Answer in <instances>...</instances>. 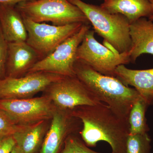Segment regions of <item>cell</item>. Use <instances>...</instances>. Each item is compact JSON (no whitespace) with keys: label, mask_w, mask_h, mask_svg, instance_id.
Listing matches in <instances>:
<instances>
[{"label":"cell","mask_w":153,"mask_h":153,"mask_svg":"<svg viewBox=\"0 0 153 153\" xmlns=\"http://www.w3.org/2000/svg\"><path fill=\"white\" fill-rule=\"evenodd\" d=\"M71 114L81 121L80 134L88 146L94 147L97 143L105 141L111 147V153H127L128 118L117 114L102 102L77 107L71 111Z\"/></svg>","instance_id":"1"},{"label":"cell","mask_w":153,"mask_h":153,"mask_svg":"<svg viewBox=\"0 0 153 153\" xmlns=\"http://www.w3.org/2000/svg\"><path fill=\"white\" fill-rule=\"evenodd\" d=\"M75 75L101 102L117 114L128 118L134 104L141 98L134 88L127 86L114 76L99 73L82 61L74 65Z\"/></svg>","instance_id":"2"},{"label":"cell","mask_w":153,"mask_h":153,"mask_svg":"<svg viewBox=\"0 0 153 153\" xmlns=\"http://www.w3.org/2000/svg\"><path fill=\"white\" fill-rule=\"evenodd\" d=\"M80 9L93 26L94 32L104 39V45L119 53L128 52L131 47L130 24L119 14L111 13L101 6L82 0H68Z\"/></svg>","instance_id":"3"},{"label":"cell","mask_w":153,"mask_h":153,"mask_svg":"<svg viewBox=\"0 0 153 153\" xmlns=\"http://www.w3.org/2000/svg\"><path fill=\"white\" fill-rule=\"evenodd\" d=\"M16 7L22 15L37 23L50 22L58 26L90 24L80 9L68 0H31L19 3Z\"/></svg>","instance_id":"4"},{"label":"cell","mask_w":153,"mask_h":153,"mask_svg":"<svg viewBox=\"0 0 153 153\" xmlns=\"http://www.w3.org/2000/svg\"><path fill=\"white\" fill-rule=\"evenodd\" d=\"M94 30L86 33L76 52V60L87 64L99 73L116 77L118 66L130 63L128 52L119 53L102 45L94 38Z\"/></svg>","instance_id":"5"},{"label":"cell","mask_w":153,"mask_h":153,"mask_svg":"<svg viewBox=\"0 0 153 153\" xmlns=\"http://www.w3.org/2000/svg\"><path fill=\"white\" fill-rule=\"evenodd\" d=\"M22 16L27 32L26 42L38 52L42 59L78 32L83 25L77 23L61 26L50 25L37 23Z\"/></svg>","instance_id":"6"},{"label":"cell","mask_w":153,"mask_h":153,"mask_svg":"<svg viewBox=\"0 0 153 153\" xmlns=\"http://www.w3.org/2000/svg\"><path fill=\"white\" fill-rule=\"evenodd\" d=\"M89 30V25L83 24L78 32L59 45L50 55L36 63L27 74L45 71L63 76H76L74 65L76 52Z\"/></svg>","instance_id":"7"},{"label":"cell","mask_w":153,"mask_h":153,"mask_svg":"<svg viewBox=\"0 0 153 153\" xmlns=\"http://www.w3.org/2000/svg\"><path fill=\"white\" fill-rule=\"evenodd\" d=\"M56 108L47 95L35 98L0 100V109L18 126L51 119Z\"/></svg>","instance_id":"8"},{"label":"cell","mask_w":153,"mask_h":153,"mask_svg":"<svg viewBox=\"0 0 153 153\" xmlns=\"http://www.w3.org/2000/svg\"><path fill=\"white\" fill-rule=\"evenodd\" d=\"M45 90L56 108L61 110L72 111L77 107L102 102L76 76H64Z\"/></svg>","instance_id":"9"},{"label":"cell","mask_w":153,"mask_h":153,"mask_svg":"<svg viewBox=\"0 0 153 153\" xmlns=\"http://www.w3.org/2000/svg\"><path fill=\"white\" fill-rule=\"evenodd\" d=\"M64 76L37 71L18 78L4 77L0 79V100L31 98Z\"/></svg>","instance_id":"10"},{"label":"cell","mask_w":153,"mask_h":153,"mask_svg":"<svg viewBox=\"0 0 153 153\" xmlns=\"http://www.w3.org/2000/svg\"><path fill=\"white\" fill-rule=\"evenodd\" d=\"M76 118L71 114V111L56 108L39 153H58L66 138L74 129Z\"/></svg>","instance_id":"11"},{"label":"cell","mask_w":153,"mask_h":153,"mask_svg":"<svg viewBox=\"0 0 153 153\" xmlns=\"http://www.w3.org/2000/svg\"><path fill=\"white\" fill-rule=\"evenodd\" d=\"M41 59L38 52L26 41L8 43L6 77L25 76Z\"/></svg>","instance_id":"12"},{"label":"cell","mask_w":153,"mask_h":153,"mask_svg":"<svg viewBox=\"0 0 153 153\" xmlns=\"http://www.w3.org/2000/svg\"><path fill=\"white\" fill-rule=\"evenodd\" d=\"M131 47L128 52L131 62H135L140 55H153V22L142 18L130 26Z\"/></svg>","instance_id":"13"},{"label":"cell","mask_w":153,"mask_h":153,"mask_svg":"<svg viewBox=\"0 0 153 153\" xmlns=\"http://www.w3.org/2000/svg\"><path fill=\"white\" fill-rule=\"evenodd\" d=\"M115 75L125 85L132 86L149 106L153 105V68L134 70L121 65L116 69Z\"/></svg>","instance_id":"14"},{"label":"cell","mask_w":153,"mask_h":153,"mask_svg":"<svg viewBox=\"0 0 153 153\" xmlns=\"http://www.w3.org/2000/svg\"><path fill=\"white\" fill-rule=\"evenodd\" d=\"M0 28L8 43L26 41L27 32L16 5L0 3Z\"/></svg>","instance_id":"15"},{"label":"cell","mask_w":153,"mask_h":153,"mask_svg":"<svg viewBox=\"0 0 153 153\" xmlns=\"http://www.w3.org/2000/svg\"><path fill=\"white\" fill-rule=\"evenodd\" d=\"M100 6L111 13L123 15L130 24L142 18L149 19L153 14L149 0H104Z\"/></svg>","instance_id":"16"},{"label":"cell","mask_w":153,"mask_h":153,"mask_svg":"<svg viewBox=\"0 0 153 153\" xmlns=\"http://www.w3.org/2000/svg\"><path fill=\"white\" fill-rule=\"evenodd\" d=\"M46 128V120L18 126L13 136L22 153H37L42 146Z\"/></svg>","instance_id":"17"},{"label":"cell","mask_w":153,"mask_h":153,"mask_svg":"<svg viewBox=\"0 0 153 153\" xmlns=\"http://www.w3.org/2000/svg\"><path fill=\"white\" fill-rule=\"evenodd\" d=\"M149 106L142 97L134 104L128 115L130 134L148 133L150 129L146 113Z\"/></svg>","instance_id":"18"},{"label":"cell","mask_w":153,"mask_h":153,"mask_svg":"<svg viewBox=\"0 0 153 153\" xmlns=\"http://www.w3.org/2000/svg\"><path fill=\"white\" fill-rule=\"evenodd\" d=\"M152 140L148 133L129 134L127 153H150Z\"/></svg>","instance_id":"19"},{"label":"cell","mask_w":153,"mask_h":153,"mask_svg":"<svg viewBox=\"0 0 153 153\" xmlns=\"http://www.w3.org/2000/svg\"><path fill=\"white\" fill-rule=\"evenodd\" d=\"M64 148L60 153H101L92 150L79 138L69 134L64 141Z\"/></svg>","instance_id":"20"},{"label":"cell","mask_w":153,"mask_h":153,"mask_svg":"<svg viewBox=\"0 0 153 153\" xmlns=\"http://www.w3.org/2000/svg\"><path fill=\"white\" fill-rule=\"evenodd\" d=\"M18 127L0 109V137L13 135Z\"/></svg>","instance_id":"21"},{"label":"cell","mask_w":153,"mask_h":153,"mask_svg":"<svg viewBox=\"0 0 153 153\" xmlns=\"http://www.w3.org/2000/svg\"><path fill=\"white\" fill-rule=\"evenodd\" d=\"M7 48L8 42L4 38L0 28V79L6 77Z\"/></svg>","instance_id":"22"},{"label":"cell","mask_w":153,"mask_h":153,"mask_svg":"<svg viewBox=\"0 0 153 153\" xmlns=\"http://www.w3.org/2000/svg\"><path fill=\"white\" fill-rule=\"evenodd\" d=\"M16 145L13 135L0 137V153H10Z\"/></svg>","instance_id":"23"},{"label":"cell","mask_w":153,"mask_h":153,"mask_svg":"<svg viewBox=\"0 0 153 153\" xmlns=\"http://www.w3.org/2000/svg\"><path fill=\"white\" fill-rule=\"evenodd\" d=\"M29 1L31 0H0V3L16 5L19 3Z\"/></svg>","instance_id":"24"},{"label":"cell","mask_w":153,"mask_h":153,"mask_svg":"<svg viewBox=\"0 0 153 153\" xmlns=\"http://www.w3.org/2000/svg\"><path fill=\"white\" fill-rule=\"evenodd\" d=\"M10 153H22V151L20 149V148L17 146L16 145L15 147H14L12 151H11L10 152Z\"/></svg>","instance_id":"25"},{"label":"cell","mask_w":153,"mask_h":153,"mask_svg":"<svg viewBox=\"0 0 153 153\" xmlns=\"http://www.w3.org/2000/svg\"><path fill=\"white\" fill-rule=\"evenodd\" d=\"M150 1L152 4V6L153 10V0H149ZM149 20H151V21H153V15H152V16L150 18H149Z\"/></svg>","instance_id":"26"},{"label":"cell","mask_w":153,"mask_h":153,"mask_svg":"<svg viewBox=\"0 0 153 153\" xmlns=\"http://www.w3.org/2000/svg\"></svg>","instance_id":"27"}]
</instances>
